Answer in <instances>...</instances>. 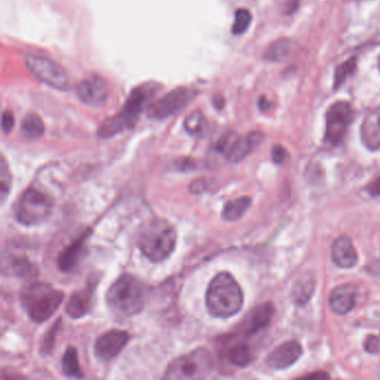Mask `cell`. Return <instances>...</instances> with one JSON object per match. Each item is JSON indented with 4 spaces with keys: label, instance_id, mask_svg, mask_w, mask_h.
<instances>
[{
    "label": "cell",
    "instance_id": "cell-32",
    "mask_svg": "<svg viewBox=\"0 0 380 380\" xmlns=\"http://www.w3.org/2000/svg\"><path fill=\"white\" fill-rule=\"evenodd\" d=\"M60 319L56 321L55 325H52V328L47 331L44 335V338L41 340V355H50L52 348L55 346L56 337H57L58 330H59Z\"/></svg>",
    "mask_w": 380,
    "mask_h": 380
},
{
    "label": "cell",
    "instance_id": "cell-27",
    "mask_svg": "<svg viewBox=\"0 0 380 380\" xmlns=\"http://www.w3.org/2000/svg\"><path fill=\"white\" fill-rule=\"evenodd\" d=\"M206 118L202 111L195 110L190 113L188 118L184 120V129L192 136H200L204 133L206 129Z\"/></svg>",
    "mask_w": 380,
    "mask_h": 380
},
{
    "label": "cell",
    "instance_id": "cell-28",
    "mask_svg": "<svg viewBox=\"0 0 380 380\" xmlns=\"http://www.w3.org/2000/svg\"><path fill=\"white\" fill-rule=\"evenodd\" d=\"M357 69V57H351L346 60L342 65L338 66L335 71L334 88H339L346 82L348 77L355 73Z\"/></svg>",
    "mask_w": 380,
    "mask_h": 380
},
{
    "label": "cell",
    "instance_id": "cell-2",
    "mask_svg": "<svg viewBox=\"0 0 380 380\" xmlns=\"http://www.w3.org/2000/svg\"><path fill=\"white\" fill-rule=\"evenodd\" d=\"M205 302L211 316L230 318L244 306V293L229 272H220L209 285Z\"/></svg>",
    "mask_w": 380,
    "mask_h": 380
},
{
    "label": "cell",
    "instance_id": "cell-5",
    "mask_svg": "<svg viewBox=\"0 0 380 380\" xmlns=\"http://www.w3.org/2000/svg\"><path fill=\"white\" fill-rule=\"evenodd\" d=\"M64 300V293L44 282H34L24 288L20 302L28 317L37 323L54 316Z\"/></svg>",
    "mask_w": 380,
    "mask_h": 380
},
{
    "label": "cell",
    "instance_id": "cell-38",
    "mask_svg": "<svg viewBox=\"0 0 380 380\" xmlns=\"http://www.w3.org/2000/svg\"><path fill=\"white\" fill-rule=\"evenodd\" d=\"M204 190L205 182L202 180L193 181L191 186H190V191H191L193 195H201Z\"/></svg>",
    "mask_w": 380,
    "mask_h": 380
},
{
    "label": "cell",
    "instance_id": "cell-21",
    "mask_svg": "<svg viewBox=\"0 0 380 380\" xmlns=\"http://www.w3.org/2000/svg\"><path fill=\"white\" fill-rule=\"evenodd\" d=\"M274 308L271 302H265L255 308L250 317L249 325L246 328V335L252 336L270 325L274 317Z\"/></svg>",
    "mask_w": 380,
    "mask_h": 380
},
{
    "label": "cell",
    "instance_id": "cell-25",
    "mask_svg": "<svg viewBox=\"0 0 380 380\" xmlns=\"http://www.w3.org/2000/svg\"><path fill=\"white\" fill-rule=\"evenodd\" d=\"M227 357L231 364L237 367L248 366L253 359L251 349L244 342H239V344L233 345L227 351Z\"/></svg>",
    "mask_w": 380,
    "mask_h": 380
},
{
    "label": "cell",
    "instance_id": "cell-13",
    "mask_svg": "<svg viewBox=\"0 0 380 380\" xmlns=\"http://www.w3.org/2000/svg\"><path fill=\"white\" fill-rule=\"evenodd\" d=\"M302 355V347L297 340H289L278 346L267 358V364L274 370H286L293 366Z\"/></svg>",
    "mask_w": 380,
    "mask_h": 380
},
{
    "label": "cell",
    "instance_id": "cell-37",
    "mask_svg": "<svg viewBox=\"0 0 380 380\" xmlns=\"http://www.w3.org/2000/svg\"><path fill=\"white\" fill-rule=\"evenodd\" d=\"M367 190H368L370 195H372V197H380V176L372 181V182H370Z\"/></svg>",
    "mask_w": 380,
    "mask_h": 380
},
{
    "label": "cell",
    "instance_id": "cell-18",
    "mask_svg": "<svg viewBox=\"0 0 380 380\" xmlns=\"http://www.w3.org/2000/svg\"><path fill=\"white\" fill-rule=\"evenodd\" d=\"M96 283H88L85 289L75 293L71 295L67 306H66V314L73 319H80L87 315L92 308L93 302L94 290Z\"/></svg>",
    "mask_w": 380,
    "mask_h": 380
},
{
    "label": "cell",
    "instance_id": "cell-36",
    "mask_svg": "<svg viewBox=\"0 0 380 380\" xmlns=\"http://www.w3.org/2000/svg\"><path fill=\"white\" fill-rule=\"evenodd\" d=\"M365 351L370 353H377L380 351V340L378 337L370 336L365 342Z\"/></svg>",
    "mask_w": 380,
    "mask_h": 380
},
{
    "label": "cell",
    "instance_id": "cell-6",
    "mask_svg": "<svg viewBox=\"0 0 380 380\" xmlns=\"http://www.w3.org/2000/svg\"><path fill=\"white\" fill-rule=\"evenodd\" d=\"M213 359L210 351L199 348L169 365L164 378L167 379H202L212 372Z\"/></svg>",
    "mask_w": 380,
    "mask_h": 380
},
{
    "label": "cell",
    "instance_id": "cell-24",
    "mask_svg": "<svg viewBox=\"0 0 380 380\" xmlns=\"http://www.w3.org/2000/svg\"><path fill=\"white\" fill-rule=\"evenodd\" d=\"M315 290V280L309 274L302 276L293 288V300L295 304H304L311 298Z\"/></svg>",
    "mask_w": 380,
    "mask_h": 380
},
{
    "label": "cell",
    "instance_id": "cell-29",
    "mask_svg": "<svg viewBox=\"0 0 380 380\" xmlns=\"http://www.w3.org/2000/svg\"><path fill=\"white\" fill-rule=\"evenodd\" d=\"M252 15L248 9L240 8L235 11L234 22L232 26L233 35L239 36L246 33L251 25Z\"/></svg>",
    "mask_w": 380,
    "mask_h": 380
},
{
    "label": "cell",
    "instance_id": "cell-16",
    "mask_svg": "<svg viewBox=\"0 0 380 380\" xmlns=\"http://www.w3.org/2000/svg\"><path fill=\"white\" fill-rule=\"evenodd\" d=\"M90 231L86 230L78 239L73 241L64 251H62L57 259L58 268L63 272H71L76 268L80 262V257L85 250L86 241L90 238Z\"/></svg>",
    "mask_w": 380,
    "mask_h": 380
},
{
    "label": "cell",
    "instance_id": "cell-1",
    "mask_svg": "<svg viewBox=\"0 0 380 380\" xmlns=\"http://www.w3.org/2000/svg\"><path fill=\"white\" fill-rule=\"evenodd\" d=\"M162 86L159 83L148 82L136 86L126 99L123 108L112 118H107L97 131L101 139H110L136 125L143 110L157 95Z\"/></svg>",
    "mask_w": 380,
    "mask_h": 380
},
{
    "label": "cell",
    "instance_id": "cell-12",
    "mask_svg": "<svg viewBox=\"0 0 380 380\" xmlns=\"http://www.w3.org/2000/svg\"><path fill=\"white\" fill-rule=\"evenodd\" d=\"M129 342V335L126 331H107L96 339L95 346H94L96 358L101 363L113 360L118 357L120 351H123Z\"/></svg>",
    "mask_w": 380,
    "mask_h": 380
},
{
    "label": "cell",
    "instance_id": "cell-41",
    "mask_svg": "<svg viewBox=\"0 0 380 380\" xmlns=\"http://www.w3.org/2000/svg\"><path fill=\"white\" fill-rule=\"evenodd\" d=\"M259 106H260L261 110L262 111H267L270 108V103H269L268 101H267V99H265V97H262V99H260V104H259Z\"/></svg>",
    "mask_w": 380,
    "mask_h": 380
},
{
    "label": "cell",
    "instance_id": "cell-9",
    "mask_svg": "<svg viewBox=\"0 0 380 380\" xmlns=\"http://www.w3.org/2000/svg\"><path fill=\"white\" fill-rule=\"evenodd\" d=\"M197 96V90L181 86L162 96L161 99L152 101L148 106V116L159 120L171 118L191 104Z\"/></svg>",
    "mask_w": 380,
    "mask_h": 380
},
{
    "label": "cell",
    "instance_id": "cell-4",
    "mask_svg": "<svg viewBox=\"0 0 380 380\" xmlns=\"http://www.w3.org/2000/svg\"><path fill=\"white\" fill-rule=\"evenodd\" d=\"M137 244L148 260L162 262L176 249V229L167 220H152L143 225L137 235Z\"/></svg>",
    "mask_w": 380,
    "mask_h": 380
},
{
    "label": "cell",
    "instance_id": "cell-17",
    "mask_svg": "<svg viewBox=\"0 0 380 380\" xmlns=\"http://www.w3.org/2000/svg\"><path fill=\"white\" fill-rule=\"evenodd\" d=\"M332 261L344 269L353 268L358 262V253L351 239L344 235L337 239L331 249Z\"/></svg>",
    "mask_w": 380,
    "mask_h": 380
},
{
    "label": "cell",
    "instance_id": "cell-40",
    "mask_svg": "<svg viewBox=\"0 0 380 380\" xmlns=\"http://www.w3.org/2000/svg\"><path fill=\"white\" fill-rule=\"evenodd\" d=\"M307 378H310V379H325V378H328V375L327 374H325V372H318V374H312V375L308 376Z\"/></svg>",
    "mask_w": 380,
    "mask_h": 380
},
{
    "label": "cell",
    "instance_id": "cell-31",
    "mask_svg": "<svg viewBox=\"0 0 380 380\" xmlns=\"http://www.w3.org/2000/svg\"><path fill=\"white\" fill-rule=\"evenodd\" d=\"M0 193H1V201H5L8 195L11 188V174L9 171L8 164L5 157H1V167H0Z\"/></svg>",
    "mask_w": 380,
    "mask_h": 380
},
{
    "label": "cell",
    "instance_id": "cell-8",
    "mask_svg": "<svg viewBox=\"0 0 380 380\" xmlns=\"http://www.w3.org/2000/svg\"><path fill=\"white\" fill-rule=\"evenodd\" d=\"M25 64L30 74L48 87L60 92H69L73 87L69 73L50 58L39 55H26Z\"/></svg>",
    "mask_w": 380,
    "mask_h": 380
},
{
    "label": "cell",
    "instance_id": "cell-23",
    "mask_svg": "<svg viewBox=\"0 0 380 380\" xmlns=\"http://www.w3.org/2000/svg\"><path fill=\"white\" fill-rule=\"evenodd\" d=\"M62 368L67 377L77 378V379L84 377L82 370H80L76 348L71 346L66 349L63 359H62Z\"/></svg>",
    "mask_w": 380,
    "mask_h": 380
},
{
    "label": "cell",
    "instance_id": "cell-26",
    "mask_svg": "<svg viewBox=\"0 0 380 380\" xmlns=\"http://www.w3.org/2000/svg\"><path fill=\"white\" fill-rule=\"evenodd\" d=\"M22 131L28 139H38L43 136L45 132V125L43 120L37 114L30 113L26 115L22 122Z\"/></svg>",
    "mask_w": 380,
    "mask_h": 380
},
{
    "label": "cell",
    "instance_id": "cell-14",
    "mask_svg": "<svg viewBox=\"0 0 380 380\" xmlns=\"http://www.w3.org/2000/svg\"><path fill=\"white\" fill-rule=\"evenodd\" d=\"M263 139H265V135L259 131L251 132L244 137L238 135L232 143L230 150H227L225 159L231 163L242 161L260 146Z\"/></svg>",
    "mask_w": 380,
    "mask_h": 380
},
{
    "label": "cell",
    "instance_id": "cell-34",
    "mask_svg": "<svg viewBox=\"0 0 380 380\" xmlns=\"http://www.w3.org/2000/svg\"><path fill=\"white\" fill-rule=\"evenodd\" d=\"M15 126L14 114L10 111H5L1 118V127L5 134H9Z\"/></svg>",
    "mask_w": 380,
    "mask_h": 380
},
{
    "label": "cell",
    "instance_id": "cell-19",
    "mask_svg": "<svg viewBox=\"0 0 380 380\" xmlns=\"http://www.w3.org/2000/svg\"><path fill=\"white\" fill-rule=\"evenodd\" d=\"M361 140L368 150L380 148V106L367 114L360 129Z\"/></svg>",
    "mask_w": 380,
    "mask_h": 380
},
{
    "label": "cell",
    "instance_id": "cell-22",
    "mask_svg": "<svg viewBox=\"0 0 380 380\" xmlns=\"http://www.w3.org/2000/svg\"><path fill=\"white\" fill-rule=\"evenodd\" d=\"M251 205V199L249 197H239L230 201L225 205L222 210V219L225 221L232 222L240 219L241 216L246 213V211Z\"/></svg>",
    "mask_w": 380,
    "mask_h": 380
},
{
    "label": "cell",
    "instance_id": "cell-42",
    "mask_svg": "<svg viewBox=\"0 0 380 380\" xmlns=\"http://www.w3.org/2000/svg\"><path fill=\"white\" fill-rule=\"evenodd\" d=\"M379 69H380V57H379Z\"/></svg>",
    "mask_w": 380,
    "mask_h": 380
},
{
    "label": "cell",
    "instance_id": "cell-11",
    "mask_svg": "<svg viewBox=\"0 0 380 380\" xmlns=\"http://www.w3.org/2000/svg\"><path fill=\"white\" fill-rule=\"evenodd\" d=\"M76 95L83 104L90 107H101L108 99L110 87L103 77L90 75L76 86Z\"/></svg>",
    "mask_w": 380,
    "mask_h": 380
},
{
    "label": "cell",
    "instance_id": "cell-10",
    "mask_svg": "<svg viewBox=\"0 0 380 380\" xmlns=\"http://www.w3.org/2000/svg\"><path fill=\"white\" fill-rule=\"evenodd\" d=\"M353 120V107L345 101H336L325 115V143L329 146H339L345 139Z\"/></svg>",
    "mask_w": 380,
    "mask_h": 380
},
{
    "label": "cell",
    "instance_id": "cell-15",
    "mask_svg": "<svg viewBox=\"0 0 380 380\" xmlns=\"http://www.w3.org/2000/svg\"><path fill=\"white\" fill-rule=\"evenodd\" d=\"M358 289L355 285L347 283L334 289L329 298L330 308L337 315H347L355 308Z\"/></svg>",
    "mask_w": 380,
    "mask_h": 380
},
{
    "label": "cell",
    "instance_id": "cell-30",
    "mask_svg": "<svg viewBox=\"0 0 380 380\" xmlns=\"http://www.w3.org/2000/svg\"><path fill=\"white\" fill-rule=\"evenodd\" d=\"M7 268L9 274H14L16 276H26L30 271V263L26 260L25 258L16 257L10 259L8 263H3V270Z\"/></svg>",
    "mask_w": 380,
    "mask_h": 380
},
{
    "label": "cell",
    "instance_id": "cell-39",
    "mask_svg": "<svg viewBox=\"0 0 380 380\" xmlns=\"http://www.w3.org/2000/svg\"><path fill=\"white\" fill-rule=\"evenodd\" d=\"M366 270L372 276H379L380 278V258L367 265Z\"/></svg>",
    "mask_w": 380,
    "mask_h": 380
},
{
    "label": "cell",
    "instance_id": "cell-33",
    "mask_svg": "<svg viewBox=\"0 0 380 380\" xmlns=\"http://www.w3.org/2000/svg\"><path fill=\"white\" fill-rule=\"evenodd\" d=\"M238 135V133H235V132H227V133H225V134L216 142L214 150H216L218 153L222 154L223 156L227 155V150H230L232 143L234 142V140Z\"/></svg>",
    "mask_w": 380,
    "mask_h": 380
},
{
    "label": "cell",
    "instance_id": "cell-3",
    "mask_svg": "<svg viewBox=\"0 0 380 380\" xmlns=\"http://www.w3.org/2000/svg\"><path fill=\"white\" fill-rule=\"evenodd\" d=\"M146 287L131 274L120 276L106 293L107 306L118 318L139 315L146 304Z\"/></svg>",
    "mask_w": 380,
    "mask_h": 380
},
{
    "label": "cell",
    "instance_id": "cell-35",
    "mask_svg": "<svg viewBox=\"0 0 380 380\" xmlns=\"http://www.w3.org/2000/svg\"><path fill=\"white\" fill-rule=\"evenodd\" d=\"M288 156H289V153L283 146H274L272 148V160L276 164H282L288 159Z\"/></svg>",
    "mask_w": 380,
    "mask_h": 380
},
{
    "label": "cell",
    "instance_id": "cell-20",
    "mask_svg": "<svg viewBox=\"0 0 380 380\" xmlns=\"http://www.w3.org/2000/svg\"><path fill=\"white\" fill-rule=\"evenodd\" d=\"M298 50V44L290 38H280L267 48L265 58L274 63H282L290 59Z\"/></svg>",
    "mask_w": 380,
    "mask_h": 380
},
{
    "label": "cell",
    "instance_id": "cell-7",
    "mask_svg": "<svg viewBox=\"0 0 380 380\" xmlns=\"http://www.w3.org/2000/svg\"><path fill=\"white\" fill-rule=\"evenodd\" d=\"M52 197L44 192L29 188L22 193L17 201L15 216L17 221L26 227L41 225L46 221L52 214Z\"/></svg>",
    "mask_w": 380,
    "mask_h": 380
}]
</instances>
